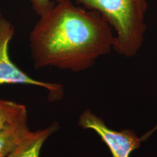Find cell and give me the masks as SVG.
<instances>
[{
    "label": "cell",
    "mask_w": 157,
    "mask_h": 157,
    "mask_svg": "<svg viewBox=\"0 0 157 157\" xmlns=\"http://www.w3.org/2000/svg\"><path fill=\"white\" fill-rule=\"evenodd\" d=\"M113 43V29L103 16L71 0L55 4L39 17L29 35L31 58L37 69L83 71L109 54Z\"/></svg>",
    "instance_id": "1"
},
{
    "label": "cell",
    "mask_w": 157,
    "mask_h": 157,
    "mask_svg": "<svg viewBox=\"0 0 157 157\" xmlns=\"http://www.w3.org/2000/svg\"><path fill=\"white\" fill-rule=\"evenodd\" d=\"M83 7L97 11L114 31L113 50L127 58L142 47L146 31L148 0H74Z\"/></svg>",
    "instance_id": "2"
},
{
    "label": "cell",
    "mask_w": 157,
    "mask_h": 157,
    "mask_svg": "<svg viewBox=\"0 0 157 157\" xmlns=\"http://www.w3.org/2000/svg\"><path fill=\"white\" fill-rule=\"evenodd\" d=\"M15 34V28L10 21L0 16V85L2 84H26L47 90L49 100H61L64 95L61 84L35 79L19 68L11 60L9 44Z\"/></svg>",
    "instance_id": "3"
},
{
    "label": "cell",
    "mask_w": 157,
    "mask_h": 157,
    "mask_svg": "<svg viewBox=\"0 0 157 157\" xmlns=\"http://www.w3.org/2000/svg\"><path fill=\"white\" fill-rule=\"evenodd\" d=\"M78 125L97 133L109 148L112 157H130L132 153L141 146V138L132 129L118 131L109 128L101 117L89 109L79 116Z\"/></svg>",
    "instance_id": "4"
},
{
    "label": "cell",
    "mask_w": 157,
    "mask_h": 157,
    "mask_svg": "<svg viewBox=\"0 0 157 157\" xmlns=\"http://www.w3.org/2000/svg\"><path fill=\"white\" fill-rule=\"evenodd\" d=\"M58 129V124L53 122L46 128L30 131L7 157H40L43 145Z\"/></svg>",
    "instance_id": "5"
},
{
    "label": "cell",
    "mask_w": 157,
    "mask_h": 157,
    "mask_svg": "<svg viewBox=\"0 0 157 157\" xmlns=\"http://www.w3.org/2000/svg\"><path fill=\"white\" fill-rule=\"evenodd\" d=\"M28 117L0 130V157H7L30 132Z\"/></svg>",
    "instance_id": "6"
},
{
    "label": "cell",
    "mask_w": 157,
    "mask_h": 157,
    "mask_svg": "<svg viewBox=\"0 0 157 157\" xmlns=\"http://www.w3.org/2000/svg\"><path fill=\"white\" fill-rule=\"evenodd\" d=\"M28 117L25 105L0 98V130Z\"/></svg>",
    "instance_id": "7"
},
{
    "label": "cell",
    "mask_w": 157,
    "mask_h": 157,
    "mask_svg": "<svg viewBox=\"0 0 157 157\" xmlns=\"http://www.w3.org/2000/svg\"><path fill=\"white\" fill-rule=\"evenodd\" d=\"M32 9L39 17L48 13L53 7L56 2L53 0H29Z\"/></svg>",
    "instance_id": "8"
},
{
    "label": "cell",
    "mask_w": 157,
    "mask_h": 157,
    "mask_svg": "<svg viewBox=\"0 0 157 157\" xmlns=\"http://www.w3.org/2000/svg\"><path fill=\"white\" fill-rule=\"evenodd\" d=\"M156 130H157V124L155 125V126L153 127L151 129H150V130H149L148 132H146V134H144L143 135H142V137H140L142 142L148 140L149 137L151 136V135L153 134V133H154V132H156Z\"/></svg>",
    "instance_id": "9"
},
{
    "label": "cell",
    "mask_w": 157,
    "mask_h": 157,
    "mask_svg": "<svg viewBox=\"0 0 157 157\" xmlns=\"http://www.w3.org/2000/svg\"><path fill=\"white\" fill-rule=\"evenodd\" d=\"M55 2H60V1H63V0H53Z\"/></svg>",
    "instance_id": "10"
}]
</instances>
